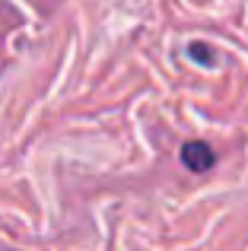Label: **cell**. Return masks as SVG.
<instances>
[{
    "instance_id": "6da1fadb",
    "label": "cell",
    "mask_w": 248,
    "mask_h": 251,
    "mask_svg": "<svg viewBox=\"0 0 248 251\" xmlns=\"http://www.w3.org/2000/svg\"><path fill=\"white\" fill-rule=\"evenodd\" d=\"M181 162H185V169H191V172H207V169H213L217 156H213V150L207 147L204 140H191V143L181 147Z\"/></svg>"
}]
</instances>
